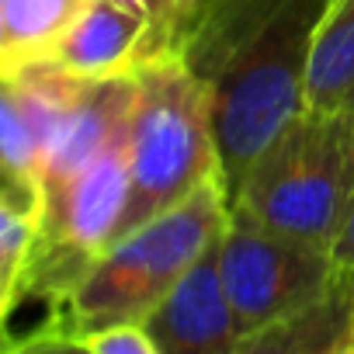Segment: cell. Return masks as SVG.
Segmentation results:
<instances>
[{"instance_id": "10", "label": "cell", "mask_w": 354, "mask_h": 354, "mask_svg": "<svg viewBox=\"0 0 354 354\" xmlns=\"http://www.w3.org/2000/svg\"><path fill=\"white\" fill-rule=\"evenodd\" d=\"M94 0H0V73L49 59Z\"/></svg>"}, {"instance_id": "7", "label": "cell", "mask_w": 354, "mask_h": 354, "mask_svg": "<svg viewBox=\"0 0 354 354\" xmlns=\"http://www.w3.org/2000/svg\"><path fill=\"white\" fill-rule=\"evenodd\" d=\"M136 104V73L108 77V80H84L66 108L56 118L49 156H46V198L53 188L80 174L97 153H104L132 118Z\"/></svg>"}, {"instance_id": "11", "label": "cell", "mask_w": 354, "mask_h": 354, "mask_svg": "<svg viewBox=\"0 0 354 354\" xmlns=\"http://www.w3.org/2000/svg\"><path fill=\"white\" fill-rule=\"evenodd\" d=\"M306 104H354V0H330L319 18L306 73Z\"/></svg>"}, {"instance_id": "14", "label": "cell", "mask_w": 354, "mask_h": 354, "mask_svg": "<svg viewBox=\"0 0 354 354\" xmlns=\"http://www.w3.org/2000/svg\"><path fill=\"white\" fill-rule=\"evenodd\" d=\"M63 347L84 351V354H156V344H153V337L146 333V326L139 319L84 330V333L70 337Z\"/></svg>"}, {"instance_id": "2", "label": "cell", "mask_w": 354, "mask_h": 354, "mask_svg": "<svg viewBox=\"0 0 354 354\" xmlns=\"http://www.w3.org/2000/svg\"><path fill=\"white\" fill-rule=\"evenodd\" d=\"M129 170L132 188L118 236L181 205L209 177L223 174L212 118V84L198 77L181 53L149 56L136 70Z\"/></svg>"}, {"instance_id": "4", "label": "cell", "mask_w": 354, "mask_h": 354, "mask_svg": "<svg viewBox=\"0 0 354 354\" xmlns=\"http://www.w3.org/2000/svg\"><path fill=\"white\" fill-rule=\"evenodd\" d=\"M330 0H292L216 77L212 118L230 195L261 149L306 104L313 39Z\"/></svg>"}, {"instance_id": "13", "label": "cell", "mask_w": 354, "mask_h": 354, "mask_svg": "<svg viewBox=\"0 0 354 354\" xmlns=\"http://www.w3.org/2000/svg\"><path fill=\"white\" fill-rule=\"evenodd\" d=\"M129 4H136L153 25V56L160 53L185 56V39L198 11V0H129Z\"/></svg>"}, {"instance_id": "15", "label": "cell", "mask_w": 354, "mask_h": 354, "mask_svg": "<svg viewBox=\"0 0 354 354\" xmlns=\"http://www.w3.org/2000/svg\"><path fill=\"white\" fill-rule=\"evenodd\" d=\"M330 281L337 288H344L347 295H354V195H351L344 223L330 243Z\"/></svg>"}, {"instance_id": "6", "label": "cell", "mask_w": 354, "mask_h": 354, "mask_svg": "<svg viewBox=\"0 0 354 354\" xmlns=\"http://www.w3.org/2000/svg\"><path fill=\"white\" fill-rule=\"evenodd\" d=\"M223 240V236H219ZM219 240L142 316L156 354H236L240 326L219 271Z\"/></svg>"}, {"instance_id": "16", "label": "cell", "mask_w": 354, "mask_h": 354, "mask_svg": "<svg viewBox=\"0 0 354 354\" xmlns=\"http://www.w3.org/2000/svg\"><path fill=\"white\" fill-rule=\"evenodd\" d=\"M198 4H202V0H198Z\"/></svg>"}, {"instance_id": "5", "label": "cell", "mask_w": 354, "mask_h": 354, "mask_svg": "<svg viewBox=\"0 0 354 354\" xmlns=\"http://www.w3.org/2000/svg\"><path fill=\"white\" fill-rule=\"evenodd\" d=\"M219 271L236 313L243 347L250 337L288 319L326 292L330 250L278 233L233 205L219 240Z\"/></svg>"}, {"instance_id": "9", "label": "cell", "mask_w": 354, "mask_h": 354, "mask_svg": "<svg viewBox=\"0 0 354 354\" xmlns=\"http://www.w3.org/2000/svg\"><path fill=\"white\" fill-rule=\"evenodd\" d=\"M288 4L292 0H202L185 39V59L212 84V77Z\"/></svg>"}, {"instance_id": "8", "label": "cell", "mask_w": 354, "mask_h": 354, "mask_svg": "<svg viewBox=\"0 0 354 354\" xmlns=\"http://www.w3.org/2000/svg\"><path fill=\"white\" fill-rule=\"evenodd\" d=\"M153 56V25L129 0H94L73 32L49 56L80 80L129 77Z\"/></svg>"}, {"instance_id": "12", "label": "cell", "mask_w": 354, "mask_h": 354, "mask_svg": "<svg viewBox=\"0 0 354 354\" xmlns=\"http://www.w3.org/2000/svg\"><path fill=\"white\" fill-rule=\"evenodd\" d=\"M42 209H32L8 195L0 198V306H4V316L18 302V292L25 285L28 264L42 236Z\"/></svg>"}, {"instance_id": "1", "label": "cell", "mask_w": 354, "mask_h": 354, "mask_svg": "<svg viewBox=\"0 0 354 354\" xmlns=\"http://www.w3.org/2000/svg\"><path fill=\"white\" fill-rule=\"evenodd\" d=\"M230 209L226 174H216L181 205L118 236L73 288L42 347H63L70 337L108 323H142L174 281L223 236Z\"/></svg>"}, {"instance_id": "3", "label": "cell", "mask_w": 354, "mask_h": 354, "mask_svg": "<svg viewBox=\"0 0 354 354\" xmlns=\"http://www.w3.org/2000/svg\"><path fill=\"white\" fill-rule=\"evenodd\" d=\"M354 195V104H302L233 188V205L313 247L333 243Z\"/></svg>"}]
</instances>
